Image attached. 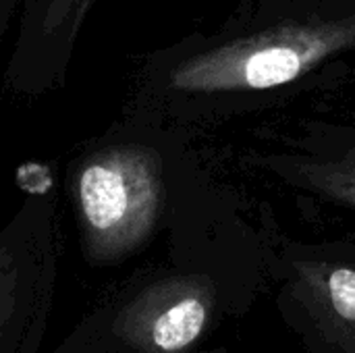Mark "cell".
<instances>
[{
	"label": "cell",
	"mask_w": 355,
	"mask_h": 353,
	"mask_svg": "<svg viewBox=\"0 0 355 353\" xmlns=\"http://www.w3.org/2000/svg\"><path fill=\"white\" fill-rule=\"evenodd\" d=\"M355 58V0H264L214 35L160 56L156 96L187 117L272 102Z\"/></svg>",
	"instance_id": "1"
},
{
	"label": "cell",
	"mask_w": 355,
	"mask_h": 353,
	"mask_svg": "<svg viewBox=\"0 0 355 353\" xmlns=\"http://www.w3.org/2000/svg\"><path fill=\"white\" fill-rule=\"evenodd\" d=\"M258 283L223 266L187 260L135 277L79 325L114 353H227L208 347L229 318L241 316Z\"/></svg>",
	"instance_id": "2"
},
{
	"label": "cell",
	"mask_w": 355,
	"mask_h": 353,
	"mask_svg": "<svg viewBox=\"0 0 355 353\" xmlns=\"http://www.w3.org/2000/svg\"><path fill=\"white\" fill-rule=\"evenodd\" d=\"M83 258L98 268L141 252L164 221L166 162L141 139H119L85 154L71 177Z\"/></svg>",
	"instance_id": "3"
},
{
	"label": "cell",
	"mask_w": 355,
	"mask_h": 353,
	"mask_svg": "<svg viewBox=\"0 0 355 353\" xmlns=\"http://www.w3.org/2000/svg\"><path fill=\"white\" fill-rule=\"evenodd\" d=\"M268 275L277 312L304 353H355V241H281Z\"/></svg>",
	"instance_id": "4"
},
{
	"label": "cell",
	"mask_w": 355,
	"mask_h": 353,
	"mask_svg": "<svg viewBox=\"0 0 355 353\" xmlns=\"http://www.w3.org/2000/svg\"><path fill=\"white\" fill-rule=\"evenodd\" d=\"M54 206L31 196L0 229V353H40L54 310Z\"/></svg>",
	"instance_id": "5"
},
{
	"label": "cell",
	"mask_w": 355,
	"mask_h": 353,
	"mask_svg": "<svg viewBox=\"0 0 355 353\" xmlns=\"http://www.w3.org/2000/svg\"><path fill=\"white\" fill-rule=\"evenodd\" d=\"M98 0H27L6 81L15 92L42 94L62 85L81 27Z\"/></svg>",
	"instance_id": "6"
},
{
	"label": "cell",
	"mask_w": 355,
	"mask_h": 353,
	"mask_svg": "<svg viewBox=\"0 0 355 353\" xmlns=\"http://www.w3.org/2000/svg\"><path fill=\"white\" fill-rule=\"evenodd\" d=\"M256 164L291 187L355 214V121L322 125L287 141L285 150L256 154Z\"/></svg>",
	"instance_id": "7"
},
{
	"label": "cell",
	"mask_w": 355,
	"mask_h": 353,
	"mask_svg": "<svg viewBox=\"0 0 355 353\" xmlns=\"http://www.w3.org/2000/svg\"><path fill=\"white\" fill-rule=\"evenodd\" d=\"M52 353H114L106 347L98 337H94L85 327L77 325L67 339L60 341V345Z\"/></svg>",
	"instance_id": "8"
},
{
	"label": "cell",
	"mask_w": 355,
	"mask_h": 353,
	"mask_svg": "<svg viewBox=\"0 0 355 353\" xmlns=\"http://www.w3.org/2000/svg\"><path fill=\"white\" fill-rule=\"evenodd\" d=\"M10 8H12V0H0V37L6 29L8 17H10Z\"/></svg>",
	"instance_id": "9"
}]
</instances>
